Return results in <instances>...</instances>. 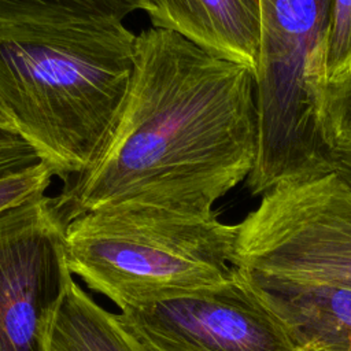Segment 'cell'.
Listing matches in <instances>:
<instances>
[{
	"label": "cell",
	"mask_w": 351,
	"mask_h": 351,
	"mask_svg": "<svg viewBox=\"0 0 351 351\" xmlns=\"http://www.w3.org/2000/svg\"><path fill=\"white\" fill-rule=\"evenodd\" d=\"M322 130L333 149L351 144V71L324 86L319 100Z\"/></svg>",
	"instance_id": "obj_11"
},
{
	"label": "cell",
	"mask_w": 351,
	"mask_h": 351,
	"mask_svg": "<svg viewBox=\"0 0 351 351\" xmlns=\"http://www.w3.org/2000/svg\"><path fill=\"white\" fill-rule=\"evenodd\" d=\"M64 230L45 193L0 211V351H44L43 317L69 269Z\"/></svg>",
	"instance_id": "obj_7"
},
{
	"label": "cell",
	"mask_w": 351,
	"mask_h": 351,
	"mask_svg": "<svg viewBox=\"0 0 351 351\" xmlns=\"http://www.w3.org/2000/svg\"><path fill=\"white\" fill-rule=\"evenodd\" d=\"M38 152L18 133L0 129V176L38 163Z\"/></svg>",
	"instance_id": "obj_14"
},
{
	"label": "cell",
	"mask_w": 351,
	"mask_h": 351,
	"mask_svg": "<svg viewBox=\"0 0 351 351\" xmlns=\"http://www.w3.org/2000/svg\"><path fill=\"white\" fill-rule=\"evenodd\" d=\"M243 273L307 351H351V289L300 287Z\"/></svg>",
	"instance_id": "obj_9"
},
{
	"label": "cell",
	"mask_w": 351,
	"mask_h": 351,
	"mask_svg": "<svg viewBox=\"0 0 351 351\" xmlns=\"http://www.w3.org/2000/svg\"><path fill=\"white\" fill-rule=\"evenodd\" d=\"M43 347H44V346H43ZM44 351H47V350H45V348H44Z\"/></svg>",
	"instance_id": "obj_17"
},
{
	"label": "cell",
	"mask_w": 351,
	"mask_h": 351,
	"mask_svg": "<svg viewBox=\"0 0 351 351\" xmlns=\"http://www.w3.org/2000/svg\"><path fill=\"white\" fill-rule=\"evenodd\" d=\"M136 0H0V107L64 181L99 151L129 86Z\"/></svg>",
	"instance_id": "obj_2"
},
{
	"label": "cell",
	"mask_w": 351,
	"mask_h": 351,
	"mask_svg": "<svg viewBox=\"0 0 351 351\" xmlns=\"http://www.w3.org/2000/svg\"><path fill=\"white\" fill-rule=\"evenodd\" d=\"M330 11L332 0H261L258 147L245 180L254 196L335 171L319 112Z\"/></svg>",
	"instance_id": "obj_4"
},
{
	"label": "cell",
	"mask_w": 351,
	"mask_h": 351,
	"mask_svg": "<svg viewBox=\"0 0 351 351\" xmlns=\"http://www.w3.org/2000/svg\"><path fill=\"white\" fill-rule=\"evenodd\" d=\"M335 171L351 185V144L335 151Z\"/></svg>",
	"instance_id": "obj_15"
},
{
	"label": "cell",
	"mask_w": 351,
	"mask_h": 351,
	"mask_svg": "<svg viewBox=\"0 0 351 351\" xmlns=\"http://www.w3.org/2000/svg\"><path fill=\"white\" fill-rule=\"evenodd\" d=\"M233 266L292 285L351 289V185L330 171L263 193L236 223Z\"/></svg>",
	"instance_id": "obj_5"
},
{
	"label": "cell",
	"mask_w": 351,
	"mask_h": 351,
	"mask_svg": "<svg viewBox=\"0 0 351 351\" xmlns=\"http://www.w3.org/2000/svg\"><path fill=\"white\" fill-rule=\"evenodd\" d=\"M53 177L55 171L45 160L0 176V211L43 195Z\"/></svg>",
	"instance_id": "obj_13"
},
{
	"label": "cell",
	"mask_w": 351,
	"mask_h": 351,
	"mask_svg": "<svg viewBox=\"0 0 351 351\" xmlns=\"http://www.w3.org/2000/svg\"><path fill=\"white\" fill-rule=\"evenodd\" d=\"M0 129L16 133V129H15V125H14L12 119L4 112V110L1 107H0Z\"/></svg>",
	"instance_id": "obj_16"
},
{
	"label": "cell",
	"mask_w": 351,
	"mask_h": 351,
	"mask_svg": "<svg viewBox=\"0 0 351 351\" xmlns=\"http://www.w3.org/2000/svg\"><path fill=\"white\" fill-rule=\"evenodd\" d=\"M351 71V0H332L325 56V85Z\"/></svg>",
	"instance_id": "obj_12"
},
{
	"label": "cell",
	"mask_w": 351,
	"mask_h": 351,
	"mask_svg": "<svg viewBox=\"0 0 351 351\" xmlns=\"http://www.w3.org/2000/svg\"><path fill=\"white\" fill-rule=\"evenodd\" d=\"M41 337L47 351H144L118 315L99 304L69 269L43 317Z\"/></svg>",
	"instance_id": "obj_10"
},
{
	"label": "cell",
	"mask_w": 351,
	"mask_h": 351,
	"mask_svg": "<svg viewBox=\"0 0 351 351\" xmlns=\"http://www.w3.org/2000/svg\"><path fill=\"white\" fill-rule=\"evenodd\" d=\"M152 27L180 34L254 75L261 48V0H136Z\"/></svg>",
	"instance_id": "obj_8"
},
{
	"label": "cell",
	"mask_w": 351,
	"mask_h": 351,
	"mask_svg": "<svg viewBox=\"0 0 351 351\" xmlns=\"http://www.w3.org/2000/svg\"><path fill=\"white\" fill-rule=\"evenodd\" d=\"M117 315L144 351H307L234 266L221 287Z\"/></svg>",
	"instance_id": "obj_6"
},
{
	"label": "cell",
	"mask_w": 351,
	"mask_h": 351,
	"mask_svg": "<svg viewBox=\"0 0 351 351\" xmlns=\"http://www.w3.org/2000/svg\"><path fill=\"white\" fill-rule=\"evenodd\" d=\"M234 239L236 223L217 213L123 203L74 218L64 254L73 276L121 311L226 284Z\"/></svg>",
	"instance_id": "obj_3"
},
{
	"label": "cell",
	"mask_w": 351,
	"mask_h": 351,
	"mask_svg": "<svg viewBox=\"0 0 351 351\" xmlns=\"http://www.w3.org/2000/svg\"><path fill=\"white\" fill-rule=\"evenodd\" d=\"M256 147L254 73L149 27L136 37L129 86L107 136L53 207L64 226L123 203L213 214L248 178Z\"/></svg>",
	"instance_id": "obj_1"
}]
</instances>
